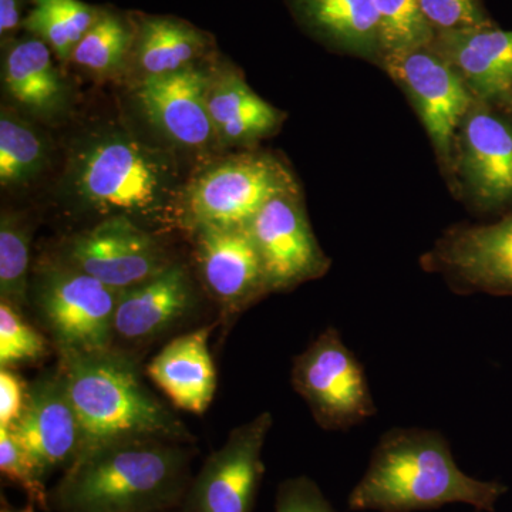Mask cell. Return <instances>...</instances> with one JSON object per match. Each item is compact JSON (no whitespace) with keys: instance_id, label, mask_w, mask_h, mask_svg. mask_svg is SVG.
<instances>
[{"instance_id":"1","label":"cell","mask_w":512,"mask_h":512,"mask_svg":"<svg viewBox=\"0 0 512 512\" xmlns=\"http://www.w3.org/2000/svg\"><path fill=\"white\" fill-rule=\"evenodd\" d=\"M508 487L460 470L441 431L394 427L380 436L366 473L348 498L350 511L414 512L467 504L494 512Z\"/></svg>"},{"instance_id":"2","label":"cell","mask_w":512,"mask_h":512,"mask_svg":"<svg viewBox=\"0 0 512 512\" xmlns=\"http://www.w3.org/2000/svg\"><path fill=\"white\" fill-rule=\"evenodd\" d=\"M185 443L120 441L76 458L49 491L56 512H171L192 480Z\"/></svg>"},{"instance_id":"3","label":"cell","mask_w":512,"mask_h":512,"mask_svg":"<svg viewBox=\"0 0 512 512\" xmlns=\"http://www.w3.org/2000/svg\"><path fill=\"white\" fill-rule=\"evenodd\" d=\"M59 369L79 417V456L128 440L191 443L190 431L144 386L126 353L110 348L60 356Z\"/></svg>"},{"instance_id":"4","label":"cell","mask_w":512,"mask_h":512,"mask_svg":"<svg viewBox=\"0 0 512 512\" xmlns=\"http://www.w3.org/2000/svg\"><path fill=\"white\" fill-rule=\"evenodd\" d=\"M69 181L84 207L140 225L167 218L180 195L174 161L121 131H106L80 144Z\"/></svg>"},{"instance_id":"5","label":"cell","mask_w":512,"mask_h":512,"mask_svg":"<svg viewBox=\"0 0 512 512\" xmlns=\"http://www.w3.org/2000/svg\"><path fill=\"white\" fill-rule=\"evenodd\" d=\"M451 190L481 214L512 211V113L474 99L453 143Z\"/></svg>"},{"instance_id":"6","label":"cell","mask_w":512,"mask_h":512,"mask_svg":"<svg viewBox=\"0 0 512 512\" xmlns=\"http://www.w3.org/2000/svg\"><path fill=\"white\" fill-rule=\"evenodd\" d=\"M291 382L323 430L346 431L376 416L365 367L332 326L293 359Z\"/></svg>"},{"instance_id":"7","label":"cell","mask_w":512,"mask_h":512,"mask_svg":"<svg viewBox=\"0 0 512 512\" xmlns=\"http://www.w3.org/2000/svg\"><path fill=\"white\" fill-rule=\"evenodd\" d=\"M119 296L67 264L45 269L33 286L36 311L60 356L111 348Z\"/></svg>"},{"instance_id":"8","label":"cell","mask_w":512,"mask_h":512,"mask_svg":"<svg viewBox=\"0 0 512 512\" xmlns=\"http://www.w3.org/2000/svg\"><path fill=\"white\" fill-rule=\"evenodd\" d=\"M377 66L389 74L413 104L451 187L454 136L474 101L473 94L460 74L430 45L387 53Z\"/></svg>"},{"instance_id":"9","label":"cell","mask_w":512,"mask_h":512,"mask_svg":"<svg viewBox=\"0 0 512 512\" xmlns=\"http://www.w3.org/2000/svg\"><path fill=\"white\" fill-rule=\"evenodd\" d=\"M298 190L291 170L278 158L245 154L198 177L185 205L197 227L248 228L266 202Z\"/></svg>"},{"instance_id":"10","label":"cell","mask_w":512,"mask_h":512,"mask_svg":"<svg viewBox=\"0 0 512 512\" xmlns=\"http://www.w3.org/2000/svg\"><path fill=\"white\" fill-rule=\"evenodd\" d=\"M420 266L457 295L512 296V212L491 224L446 229Z\"/></svg>"},{"instance_id":"11","label":"cell","mask_w":512,"mask_h":512,"mask_svg":"<svg viewBox=\"0 0 512 512\" xmlns=\"http://www.w3.org/2000/svg\"><path fill=\"white\" fill-rule=\"evenodd\" d=\"M272 414L264 412L229 433L192 477L175 512H252L264 478L262 461Z\"/></svg>"},{"instance_id":"12","label":"cell","mask_w":512,"mask_h":512,"mask_svg":"<svg viewBox=\"0 0 512 512\" xmlns=\"http://www.w3.org/2000/svg\"><path fill=\"white\" fill-rule=\"evenodd\" d=\"M248 228L271 293L291 291L328 274L332 261L313 234L301 191L266 202Z\"/></svg>"},{"instance_id":"13","label":"cell","mask_w":512,"mask_h":512,"mask_svg":"<svg viewBox=\"0 0 512 512\" xmlns=\"http://www.w3.org/2000/svg\"><path fill=\"white\" fill-rule=\"evenodd\" d=\"M66 264L119 292L143 284L171 265L143 225L120 215L74 237Z\"/></svg>"},{"instance_id":"14","label":"cell","mask_w":512,"mask_h":512,"mask_svg":"<svg viewBox=\"0 0 512 512\" xmlns=\"http://www.w3.org/2000/svg\"><path fill=\"white\" fill-rule=\"evenodd\" d=\"M9 429L43 480L76 461L82 431L59 366L30 383L23 412Z\"/></svg>"},{"instance_id":"15","label":"cell","mask_w":512,"mask_h":512,"mask_svg":"<svg viewBox=\"0 0 512 512\" xmlns=\"http://www.w3.org/2000/svg\"><path fill=\"white\" fill-rule=\"evenodd\" d=\"M430 46L460 74L474 99L512 113V30L493 25L434 33Z\"/></svg>"},{"instance_id":"16","label":"cell","mask_w":512,"mask_h":512,"mask_svg":"<svg viewBox=\"0 0 512 512\" xmlns=\"http://www.w3.org/2000/svg\"><path fill=\"white\" fill-rule=\"evenodd\" d=\"M197 229L202 279L227 311H244L271 293L249 228Z\"/></svg>"},{"instance_id":"17","label":"cell","mask_w":512,"mask_h":512,"mask_svg":"<svg viewBox=\"0 0 512 512\" xmlns=\"http://www.w3.org/2000/svg\"><path fill=\"white\" fill-rule=\"evenodd\" d=\"M210 80L194 66L163 76H146L137 99L147 119L180 146L204 147L212 136L207 94Z\"/></svg>"},{"instance_id":"18","label":"cell","mask_w":512,"mask_h":512,"mask_svg":"<svg viewBox=\"0 0 512 512\" xmlns=\"http://www.w3.org/2000/svg\"><path fill=\"white\" fill-rule=\"evenodd\" d=\"M195 293L184 266L171 264L143 284L120 292L114 332L147 342L173 329L194 309Z\"/></svg>"},{"instance_id":"19","label":"cell","mask_w":512,"mask_h":512,"mask_svg":"<svg viewBox=\"0 0 512 512\" xmlns=\"http://www.w3.org/2000/svg\"><path fill=\"white\" fill-rule=\"evenodd\" d=\"M212 326L184 333L171 340L147 366L158 389L184 412L204 414L214 400L217 372L208 340Z\"/></svg>"},{"instance_id":"20","label":"cell","mask_w":512,"mask_h":512,"mask_svg":"<svg viewBox=\"0 0 512 512\" xmlns=\"http://www.w3.org/2000/svg\"><path fill=\"white\" fill-rule=\"evenodd\" d=\"M303 28L326 46L377 64L379 18L373 0H289Z\"/></svg>"},{"instance_id":"21","label":"cell","mask_w":512,"mask_h":512,"mask_svg":"<svg viewBox=\"0 0 512 512\" xmlns=\"http://www.w3.org/2000/svg\"><path fill=\"white\" fill-rule=\"evenodd\" d=\"M215 136L228 144H249L271 136L281 127L284 113L258 96L237 73H225L208 86Z\"/></svg>"},{"instance_id":"22","label":"cell","mask_w":512,"mask_h":512,"mask_svg":"<svg viewBox=\"0 0 512 512\" xmlns=\"http://www.w3.org/2000/svg\"><path fill=\"white\" fill-rule=\"evenodd\" d=\"M3 83L10 97L36 116H56L66 104V87L53 64L50 47L37 37L9 47Z\"/></svg>"},{"instance_id":"23","label":"cell","mask_w":512,"mask_h":512,"mask_svg":"<svg viewBox=\"0 0 512 512\" xmlns=\"http://www.w3.org/2000/svg\"><path fill=\"white\" fill-rule=\"evenodd\" d=\"M134 45L146 76H163L192 66L207 47V39L181 20L147 18L137 30Z\"/></svg>"},{"instance_id":"24","label":"cell","mask_w":512,"mask_h":512,"mask_svg":"<svg viewBox=\"0 0 512 512\" xmlns=\"http://www.w3.org/2000/svg\"><path fill=\"white\" fill-rule=\"evenodd\" d=\"M99 15V9L80 0H33L22 26L66 62Z\"/></svg>"},{"instance_id":"25","label":"cell","mask_w":512,"mask_h":512,"mask_svg":"<svg viewBox=\"0 0 512 512\" xmlns=\"http://www.w3.org/2000/svg\"><path fill=\"white\" fill-rule=\"evenodd\" d=\"M47 148L42 137L25 121L2 111L0 117V184L18 187L29 183L45 167Z\"/></svg>"},{"instance_id":"26","label":"cell","mask_w":512,"mask_h":512,"mask_svg":"<svg viewBox=\"0 0 512 512\" xmlns=\"http://www.w3.org/2000/svg\"><path fill=\"white\" fill-rule=\"evenodd\" d=\"M136 35L116 13L100 10L99 18L74 49L72 59L97 74L117 72L126 62Z\"/></svg>"},{"instance_id":"27","label":"cell","mask_w":512,"mask_h":512,"mask_svg":"<svg viewBox=\"0 0 512 512\" xmlns=\"http://www.w3.org/2000/svg\"><path fill=\"white\" fill-rule=\"evenodd\" d=\"M30 227L18 217L2 215L0 222V296L22 312L28 303Z\"/></svg>"},{"instance_id":"28","label":"cell","mask_w":512,"mask_h":512,"mask_svg":"<svg viewBox=\"0 0 512 512\" xmlns=\"http://www.w3.org/2000/svg\"><path fill=\"white\" fill-rule=\"evenodd\" d=\"M383 55L430 45L434 32L421 15L419 0H373ZM380 60V59H379Z\"/></svg>"},{"instance_id":"29","label":"cell","mask_w":512,"mask_h":512,"mask_svg":"<svg viewBox=\"0 0 512 512\" xmlns=\"http://www.w3.org/2000/svg\"><path fill=\"white\" fill-rule=\"evenodd\" d=\"M49 353V342L25 322L22 313L8 302L0 303V367L37 362Z\"/></svg>"},{"instance_id":"30","label":"cell","mask_w":512,"mask_h":512,"mask_svg":"<svg viewBox=\"0 0 512 512\" xmlns=\"http://www.w3.org/2000/svg\"><path fill=\"white\" fill-rule=\"evenodd\" d=\"M0 471L2 476L25 491L30 503L50 511L49 491L39 471L9 427H0Z\"/></svg>"},{"instance_id":"31","label":"cell","mask_w":512,"mask_h":512,"mask_svg":"<svg viewBox=\"0 0 512 512\" xmlns=\"http://www.w3.org/2000/svg\"><path fill=\"white\" fill-rule=\"evenodd\" d=\"M419 6L434 33L495 25L481 0H419Z\"/></svg>"},{"instance_id":"32","label":"cell","mask_w":512,"mask_h":512,"mask_svg":"<svg viewBox=\"0 0 512 512\" xmlns=\"http://www.w3.org/2000/svg\"><path fill=\"white\" fill-rule=\"evenodd\" d=\"M275 512H335L319 485L309 477L288 478L279 485Z\"/></svg>"},{"instance_id":"33","label":"cell","mask_w":512,"mask_h":512,"mask_svg":"<svg viewBox=\"0 0 512 512\" xmlns=\"http://www.w3.org/2000/svg\"><path fill=\"white\" fill-rule=\"evenodd\" d=\"M25 383L13 370H0V427H10L19 419L26 402Z\"/></svg>"},{"instance_id":"34","label":"cell","mask_w":512,"mask_h":512,"mask_svg":"<svg viewBox=\"0 0 512 512\" xmlns=\"http://www.w3.org/2000/svg\"><path fill=\"white\" fill-rule=\"evenodd\" d=\"M23 0H0V35L8 37L22 25Z\"/></svg>"},{"instance_id":"35","label":"cell","mask_w":512,"mask_h":512,"mask_svg":"<svg viewBox=\"0 0 512 512\" xmlns=\"http://www.w3.org/2000/svg\"><path fill=\"white\" fill-rule=\"evenodd\" d=\"M35 507H36V505L33 503H30V501H29L28 505H26V507H23L22 510H18V511L2 510V512H36Z\"/></svg>"}]
</instances>
